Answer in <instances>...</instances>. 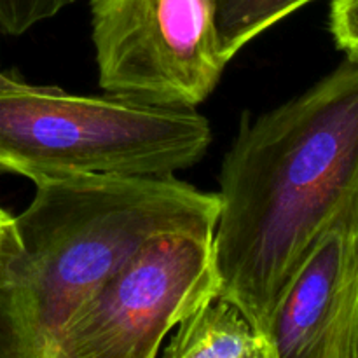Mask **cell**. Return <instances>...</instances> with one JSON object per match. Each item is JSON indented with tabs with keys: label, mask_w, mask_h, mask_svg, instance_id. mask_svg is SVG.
<instances>
[{
	"label": "cell",
	"mask_w": 358,
	"mask_h": 358,
	"mask_svg": "<svg viewBox=\"0 0 358 358\" xmlns=\"http://www.w3.org/2000/svg\"><path fill=\"white\" fill-rule=\"evenodd\" d=\"M217 192L168 177L42 178L0 252V358H58L77 311L150 238L215 234Z\"/></svg>",
	"instance_id": "cell-2"
},
{
	"label": "cell",
	"mask_w": 358,
	"mask_h": 358,
	"mask_svg": "<svg viewBox=\"0 0 358 358\" xmlns=\"http://www.w3.org/2000/svg\"><path fill=\"white\" fill-rule=\"evenodd\" d=\"M212 126L189 107L34 86L0 70V175L168 177L212 145Z\"/></svg>",
	"instance_id": "cell-3"
},
{
	"label": "cell",
	"mask_w": 358,
	"mask_h": 358,
	"mask_svg": "<svg viewBox=\"0 0 358 358\" xmlns=\"http://www.w3.org/2000/svg\"><path fill=\"white\" fill-rule=\"evenodd\" d=\"M76 0H0V35L17 37Z\"/></svg>",
	"instance_id": "cell-9"
},
{
	"label": "cell",
	"mask_w": 358,
	"mask_h": 358,
	"mask_svg": "<svg viewBox=\"0 0 358 358\" xmlns=\"http://www.w3.org/2000/svg\"><path fill=\"white\" fill-rule=\"evenodd\" d=\"M313 0H213L220 52L227 62L264 34Z\"/></svg>",
	"instance_id": "cell-8"
},
{
	"label": "cell",
	"mask_w": 358,
	"mask_h": 358,
	"mask_svg": "<svg viewBox=\"0 0 358 358\" xmlns=\"http://www.w3.org/2000/svg\"><path fill=\"white\" fill-rule=\"evenodd\" d=\"M276 358H358V199L317 238L273 315Z\"/></svg>",
	"instance_id": "cell-6"
},
{
	"label": "cell",
	"mask_w": 358,
	"mask_h": 358,
	"mask_svg": "<svg viewBox=\"0 0 358 358\" xmlns=\"http://www.w3.org/2000/svg\"><path fill=\"white\" fill-rule=\"evenodd\" d=\"M215 297L213 234L154 236L69 322L58 358H154L168 332Z\"/></svg>",
	"instance_id": "cell-4"
},
{
	"label": "cell",
	"mask_w": 358,
	"mask_h": 358,
	"mask_svg": "<svg viewBox=\"0 0 358 358\" xmlns=\"http://www.w3.org/2000/svg\"><path fill=\"white\" fill-rule=\"evenodd\" d=\"M98 86L163 107L201 105L229 62L213 0H91Z\"/></svg>",
	"instance_id": "cell-5"
},
{
	"label": "cell",
	"mask_w": 358,
	"mask_h": 358,
	"mask_svg": "<svg viewBox=\"0 0 358 358\" xmlns=\"http://www.w3.org/2000/svg\"><path fill=\"white\" fill-rule=\"evenodd\" d=\"M13 220H14L13 215H9L6 210L0 208V252H2L3 241H6L7 233H9L10 226H13Z\"/></svg>",
	"instance_id": "cell-11"
},
{
	"label": "cell",
	"mask_w": 358,
	"mask_h": 358,
	"mask_svg": "<svg viewBox=\"0 0 358 358\" xmlns=\"http://www.w3.org/2000/svg\"><path fill=\"white\" fill-rule=\"evenodd\" d=\"M219 297L269 339L273 315L311 245L358 199V62L292 100L241 115L219 173Z\"/></svg>",
	"instance_id": "cell-1"
},
{
	"label": "cell",
	"mask_w": 358,
	"mask_h": 358,
	"mask_svg": "<svg viewBox=\"0 0 358 358\" xmlns=\"http://www.w3.org/2000/svg\"><path fill=\"white\" fill-rule=\"evenodd\" d=\"M175 329L164 358H276L271 341L222 297L203 304Z\"/></svg>",
	"instance_id": "cell-7"
},
{
	"label": "cell",
	"mask_w": 358,
	"mask_h": 358,
	"mask_svg": "<svg viewBox=\"0 0 358 358\" xmlns=\"http://www.w3.org/2000/svg\"><path fill=\"white\" fill-rule=\"evenodd\" d=\"M329 30L346 58L358 62V0H331Z\"/></svg>",
	"instance_id": "cell-10"
}]
</instances>
